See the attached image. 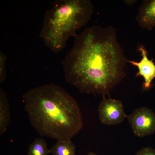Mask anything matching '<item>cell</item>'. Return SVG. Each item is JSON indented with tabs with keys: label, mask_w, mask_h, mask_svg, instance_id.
I'll list each match as a JSON object with an SVG mask.
<instances>
[{
	"label": "cell",
	"mask_w": 155,
	"mask_h": 155,
	"mask_svg": "<svg viewBox=\"0 0 155 155\" xmlns=\"http://www.w3.org/2000/svg\"><path fill=\"white\" fill-rule=\"evenodd\" d=\"M74 37L73 45L63 63L66 81L81 92L104 96L125 75L128 61L115 29L93 26Z\"/></svg>",
	"instance_id": "obj_1"
},
{
	"label": "cell",
	"mask_w": 155,
	"mask_h": 155,
	"mask_svg": "<svg viewBox=\"0 0 155 155\" xmlns=\"http://www.w3.org/2000/svg\"><path fill=\"white\" fill-rule=\"evenodd\" d=\"M22 98L30 123L40 136L57 140L71 139L82 129L83 119L78 103L59 86H37Z\"/></svg>",
	"instance_id": "obj_2"
},
{
	"label": "cell",
	"mask_w": 155,
	"mask_h": 155,
	"mask_svg": "<svg viewBox=\"0 0 155 155\" xmlns=\"http://www.w3.org/2000/svg\"><path fill=\"white\" fill-rule=\"evenodd\" d=\"M94 6L90 0L56 1L49 10L45 21L43 38L55 53L62 51L69 38L91 19Z\"/></svg>",
	"instance_id": "obj_3"
},
{
	"label": "cell",
	"mask_w": 155,
	"mask_h": 155,
	"mask_svg": "<svg viewBox=\"0 0 155 155\" xmlns=\"http://www.w3.org/2000/svg\"><path fill=\"white\" fill-rule=\"evenodd\" d=\"M127 118L135 135L143 137L155 132V113L146 107L137 108Z\"/></svg>",
	"instance_id": "obj_4"
},
{
	"label": "cell",
	"mask_w": 155,
	"mask_h": 155,
	"mask_svg": "<svg viewBox=\"0 0 155 155\" xmlns=\"http://www.w3.org/2000/svg\"><path fill=\"white\" fill-rule=\"evenodd\" d=\"M98 110L100 122L108 125L120 124L127 116L122 101L111 98L106 99L104 96Z\"/></svg>",
	"instance_id": "obj_5"
},
{
	"label": "cell",
	"mask_w": 155,
	"mask_h": 155,
	"mask_svg": "<svg viewBox=\"0 0 155 155\" xmlns=\"http://www.w3.org/2000/svg\"><path fill=\"white\" fill-rule=\"evenodd\" d=\"M139 50L142 56L141 61L139 62L134 61L129 62L138 67L139 72L137 75L144 77L145 80L144 87L147 88L150 87L151 82L155 78V65L148 59L147 51L144 46H141Z\"/></svg>",
	"instance_id": "obj_6"
},
{
	"label": "cell",
	"mask_w": 155,
	"mask_h": 155,
	"mask_svg": "<svg viewBox=\"0 0 155 155\" xmlns=\"http://www.w3.org/2000/svg\"><path fill=\"white\" fill-rule=\"evenodd\" d=\"M137 20L141 26L148 30L155 26V0L145 1L141 6Z\"/></svg>",
	"instance_id": "obj_7"
},
{
	"label": "cell",
	"mask_w": 155,
	"mask_h": 155,
	"mask_svg": "<svg viewBox=\"0 0 155 155\" xmlns=\"http://www.w3.org/2000/svg\"><path fill=\"white\" fill-rule=\"evenodd\" d=\"M10 121L9 101L5 93L0 90V135L6 131Z\"/></svg>",
	"instance_id": "obj_8"
},
{
	"label": "cell",
	"mask_w": 155,
	"mask_h": 155,
	"mask_svg": "<svg viewBox=\"0 0 155 155\" xmlns=\"http://www.w3.org/2000/svg\"><path fill=\"white\" fill-rule=\"evenodd\" d=\"M50 150L53 155H75V146L71 139L57 140Z\"/></svg>",
	"instance_id": "obj_9"
},
{
	"label": "cell",
	"mask_w": 155,
	"mask_h": 155,
	"mask_svg": "<svg viewBox=\"0 0 155 155\" xmlns=\"http://www.w3.org/2000/svg\"><path fill=\"white\" fill-rule=\"evenodd\" d=\"M51 153L46 141L41 138H35L29 146L27 155H48Z\"/></svg>",
	"instance_id": "obj_10"
},
{
	"label": "cell",
	"mask_w": 155,
	"mask_h": 155,
	"mask_svg": "<svg viewBox=\"0 0 155 155\" xmlns=\"http://www.w3.org/2000/svg\"><path fill=\"white\" fill-rule=\"evenodd\" d=\"M6 57L3 54H0V83H2L6 78V71L5 70V63Z\"/></svg>",
	"instance_id": "obj_11"
},
{
	"label": "cell",
	"mask_w": 155,
	"mask_h": 155,
	"mask_svg": "<svg viewBox=\"0 0 155 155\" xmlns=\"http://www.w3.org/2000/svg\"><path fill=\"white\" fill-rule=\"evenodd\" d=\"M135 155H155V149L149 147H143L139 150Z\"/></svg>",
	"instance_id": "obj_12"
},
{
	"label": "cell",
	"mask_w": 155,
	"mask_h": 155,
	"mask_svg": "<svg viewBox=\"0 0 155 155\" xmlns=\"http://www.w3.org/2000/svg\"><path fill=\"white\" fill-rule=\"evenodd\" d=\"M87 155H98L94 152H89Z\"/></svg>",
	"instance_id": "obj_13"
}]
</instances>
